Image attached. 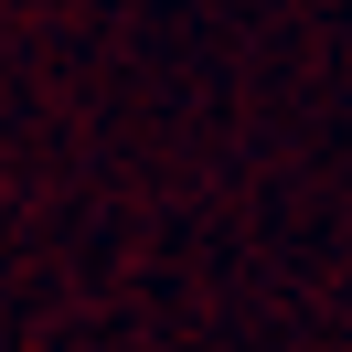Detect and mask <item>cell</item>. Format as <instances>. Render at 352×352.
<instances>
[]
</instances>
